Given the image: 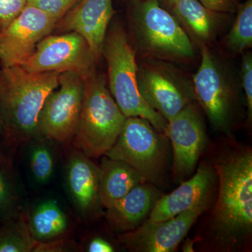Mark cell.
<instances>
[{
  "instance_id": "obj_24",
  "label": "cell",
  "mask_w": 252,
  "mask_h": 252,
  "mask_svg": "<svg viewBox=\"0 0 252 252\" xmlns=\"http://www.w3.org/2000/svg\"><path fill=\"white\" fill-rule=\"evenodd\" d=\"M230 31L223 39V45L232 54H243L252 46V0L240 3Z\"/></svg>"
},
{
  "instance_id": "obj_23",
  "label": "cell",
  "mask_w": 252,
  "mask_h": 252,
  "mask_svg": "<svg viewBox=\"0 0 252 252\" xmlns=\"http://www.w3.org/2000/svg\"><path fill=\"white\" fill-rule=\"evenodd\" d=\"M29 145V167L33 180L38 185H46L52 178L56 167L55 142L37 136Z\"/></svg>"
},
{
  "instance_id": "obj_30",
  "label": "cell",
  "mask_w": 252,
  "mask_h": 252,
  "mask_svg": "<svg viewBox=\"0 0 252 252\" xmlns=\"http://www.w3.org/2000/svg\"><path fill=\"white\" fill-rule=\"evenodd\" d=\"M86 251L88 252H113L115 251L114 247L104 238L96 237L87 244Z\"/></svg>"
},
{
  "instance_id": "obj_25",
  "label": "cell",
  "mask_w": 252,
  "mask_h": 252,
  "mask_svg": "<svg viewBox=\"0 0 252 252\" xmlns=\"http://www.w3.org/2000/svg\"><path fill=\"white\" fill-rule=\"evenodd\" d=\"M79 1V0H39L28 4L32 5L38 9L42 10L59 22Z\"/></svg>"
},
{
  "instance_id": "obj_21",
  "label": "cell",
  "mask_w": 252,
  "mask_h": 252,
  "mask_svg": "<svg viewBox=\"0 0 252 252\" xmlns=\"http://www.w3.org/2000/svg\"><path fill=\"white\" fill-rule=\"evenodd\" d=\"M17 178L11 156L0 147V223L17 215L20 210Z\"/></svg>"
},
{
  "instance_id": "obj_2",
  "label": "cell",
  "mask_w": 252,
  "mask_h": 252,
  "mask_svg": "<svg viewBox=\"0 0 252 252\" xmlns=\"http://www.w3.org/2000/svg\"><path fill=\"white\" fill-rule=\"evenodd\" d=\"M59 75L58 72H28L21 65L0 68L4 145L27 144L39 136V114L46 97L59 86Z\"/></svg>"
},
{
  "instance_id": "obj_31",
  "label": "cell",
  "mask_w": 252,
  "mask_h": 252,
  "mask_svg": "<svg viewBox=\"0 0 252 252\" xmlns=\"http://www.w3.org/2000/svg\"><path fill=\"white\" fill-rule=\"evenodd\" d=\"M154 1H156L159 6L170 12L173 6L179 0H154Z\"/></svg>"
},
{
  "instance_id": "obj_29",
  "label": "cell",
  "mask_w": 252,
  "mask_h": 252,
  "mask_svg": "<svg viewBox=\"0 0 252 252\" xmlns=\"http://www.w3.org/2000/svg\"><path fill=\"white\" fill-rule=\"evenodd\" d=\"M200 2L209 9L223 13V14H231L236 12L240 0H199Z\"/></svg>"
},
{
  "instance_id": "obj_11",
  "label": "cell",
  "mask_w": 252,
  "mask_h": 252,
  "mask_svg": "<svg viewBox=\"0 0 252 252\" xmlns=\"http://www.w3.org/2000/svg\"><path fill=\"white\" fill-rule=\"evenodd\" d=\"M57 21L32 5L27 4L17 17L0 31V64L22 65L39 41L49 35Z\"/></svg>"
},
{
  "instance_id": "obj_5",
  "label": "cell",
  "mask_w": 252,
  "mask_h": 252,
  "mask_svg": "<svg viewBox=\"0 0 252 252\" xmlns=\"http://www.w3.org/2000/svg\"><path fill=\"white\" fill-rule=\"evenodd\" d=\"M126 118L113 98L105 76L94 69L84 77L74 149L91 158L104 156L117 141Z\"/></svg>"
},
{
  "instance_id": "obj_18",
  "label": "cell",
  "mask_w": 252,
  "mask_h": 252,
  "mask_svg": "<svg viewBox=\"0 0 252 252\" xmlns=\"http://www.w3.org/2000/svg\"><path fill=\"white\" fill-rule=\"evenodd\" d=\"M160 196L153 186L147 182L140 184L107 209L106 220L117 231L125 233L135 229L150 214Z\"/></svg>"
},
{
  "instance_id": "obj_3",
  "label": "cell",
  "mask_w": 252,
  "mask_h": 252,
  "mask_svg": "<svg viewBox=\"0 0 252 252\" xmlns=\"http://www.w3.org/2000/svg\"><path fill=\"white\" fill-rule=\"evenodd\" d=\"M136 54L141 59L188 63L195 46L173 15L154 0H127Z\"/></svg>"
},
{
  "instance_id": "obj_28",
  "label": "cell",
  "mask_w": 252,
  "mask_h": 252,
  "mask_svg": "<svg viewBox=\"0 0 252 252\" xmlns=\"http://www.w3.org/2000/svg\"><path fill=\"white\" fill-rule=\"evenodd\" d=\"M77 244L67 238L56 239L36 244L34 252H63L77 251Z\"/></svg>"
},
{
  "instance_id": "obj_16",
  "label": "cell",
  "mask_w": 252,
  "mask_h": 252,
  "mask_svg": "<svg viewBox=\"0 0 252 252\" xmlns=\"http://www.w3.org/2000/svg\"><path fill=\"white\" fill-rule=\"evenodd\" d=\"M215 172L207 164H202L195 175L172 193L160 196L149 214V220L161 221L177 216L193 207L209 203Z\"/></svg>"
},
{
  "instance_id": "obj_26",
  "label": "cell",
  "mask_w": 252,
  "mask_h": 252,
  "mask_svg": "<svg viewBox=\"0 0 252 252\" xmlns=\"http://www.w3.org/2000/svg\"><path fill=\"white\" fill-rule=\"evenodd\" d=\"M241 82L248 107L249 121L252 117V56L251 53L243 55L241 64Z\"/></svg>"
},
{
  "instance_id": "obj_19",
  "label": "cell",
  "mask_w": 252,
  "mask_h": 252,
  "mask_svg": "<svg viewBox=\"0 0 252 252\" xmlns=\"http://www.w3.org/2000/svg\"><path fill=\"white\" fill-rule=\"evenodd\" d=\"M99 167V195L102 207L109 208L136 186L145 180L126 162L105 157Z\"/></svg>"
},
{
  "instance_id": "obj_13",
  "label": "cell",
  "mask_w": 252,
  "mask_h": 252,
  "mask_svg": "<svg viewBox=\"0 0 252 252\" xmlns=\"http://www.w3.org/2000/svg\"><path fill=\"white\" fill-rule=\"evenodd\" d=\"M165 135L173 151V173L182 181L193 173L205 147L206 135L203 117L192 102L167 122Z\"/></svg>"
},
{
  "instance_id": "obj_7",
  "label": "cell",
  "mask_w": 252,
  "mask_h": 252,
  "mask_svg": "<svg viewBox=\"0 0 252 252\" xmlns=\"http://www.w3.org/2000/svg\"><path fill=\"white\" fill-rule=\"evenodd\" d=\"M137 84L144 101L167 122L195 101L192 81L173 63L141 59Z\"/></svg>"
},
{
  "instance_id": "obj_20",
  "label": "cell",
  "mask_w": 252,
  "mask_h": 252,
  "mask_svg": "<svg viewBox=\"0 0 252 252\" xmlns=\"http://www.w3.org/2000/svg\"><path fill=\"white\" fill-rule=\"evenodd\" d=\"M37 243L67 238L70 220L64 209L54 199H44L31 207L25 215Z\"/></svg>"
},
{
  "instance_id": "obj_4",
  "label": "cell",
  "mask_w": 252,
  "mask_h": 252,
  "mask_svg": "<svg viewBox=\"0 0 252 252\" xmlns=\"http://www.w3.org/2000/svg\"><path fill=\"white\" fill-rule=\"evenodd\" d=\"M102 56L107 62L109 90L123 114L126 117L146 119L158 132L165 134L167 121L151 108L141 95L137 84V54L120 23L109 26Z\"/></svg>"
},
{
  "instance_id": "obj_10",
  "label": "cell",
  "mask_w": 252,
  "mask_h": 252,
  "mask_svg": "<svg viewBox=\"0 0 252 252\" xmlns=\"http://www.w3.org/2000/svg\"><path fill=\"white\" fill-rule=\"evenodd\" d=\"M97 63L86 39L69 32L46 36L21 66L31 72H73L84 78Z\"/></svg>"
},
{
  "instance_id": "obj_35",
  "label": "cell",
  "mask_w": 252,
  "mask_h": 252,
  "mask_svg": "<svg viewBox=\"0 0 252 252\" xmlns=\"http://www.w3.org/2000/svg\"><path fill=\"white\" fill-rule=\"evenodd\" d=\"M0 138H1V137H0ZM1 143H2V142H0V147H1Z\"/></svg>"
},
{
  "instance_id": "obj_9",
  "label": "cell",
  "mask_w": 252,
  "mask_h": 252,
  "mask_svg": "<svg viewBox=\"0 0 252 252\" xmlns=\"http://www.w3.org/2000/svg\"><path fill=\"white\" fill-rule=\"evenodd\" d=\"M84 78L73 72L60 74L59 84L46 97L38 119L39 135L55 143L72 141L79 126Z\"/></svg>"
},
{
  "instance_id": "obj_8",
  "label": "cell",
  "mask_w": 252,
  "mask_h": 252,
  "mask_svg": "<svg viewBox=\"0 0 252 252\" xmlns=\"http://www.w3.org/2000/svg\"><path fill=\"white\" fill-rule=\"evenodd\" d=\"M201 61L193 76L195 101L215 128H228L233 119L236 91L233 78L210 46L200 48Z\"/></svg>"
},
{
  "instance_id": "obj_1",
  "label": "cell",
  "mask_w": 252,
  "mask_h": 252,
  "mask_svg": "<svg viewBox=\"0 0 252 252\" xmlns=\"http://www.w3.org/2000/svg\"><path fill=\"white\" fill-rule=\"evenodd\" d=\"M218 198L210 220V233L217 247L226 251L249 243L252 234V153L236 149L215 163Z\"/></svg>"
},
{
  "instance_id": "obj_15",
  "label": "cell",
  "mask_w": 252,
  "mask_h": 252,
  "mask_svg": "<svg viewBox=\"0 0 252 252\" xmlns=\"http://www.w3.org/2000/svg\"><path fill=\"white\" fill-rule=\"evenodd\" d=\"M99 167L91 158L74 149L64 167V186L71 203L81 219L98 216L102 205L99 195Z\"/></svg>"
},
{
  "instance_id": "obj_32",
  "label": "cell",
  "mask_w": 252,
  "mask_h": 252,
  "mask_svg": "<svg viewBox=\"0 0 252 252\" xmlns=\"http://www.w3.org/2000/svg\"><path fill=\"white\" fill-rule=\"evenodd\" d=\"M4 132V118H3L2 104L0 96V137H2Z\"/></svg>"
},
{
  "instance_id": "obj_14",
  "label": "cell",
  "mask_w": 252,
  "mask_h": 252,
  "mask_svg": "<svg viewBox=\"0 0 252 252\" xmlns=\"http://www.w3.org/2000/svg\"><path fill=\"white\" fill-rule=\"evenodd\" d=\"M114 14L113 0H79L56 23L55 29L60 32H75L82 36L97 63Z\"/></svg>"
},
{
  "instance_id": "obj_33",
  "label": "cell",
  "mask_w": 252,
  "mask_h": 252,
  "mask_svg": "<svg viewBox=\"0 0 252 252\" xmlns=\"http://www.w3.org/2000/svg\"><path fill=\"white\" fill-rule=\"evenodd\" d=\"M193 242H191V243H188V241L184 245L183 251L184 252H193Z\"/></svg>"
},
{
  "instance_id": "obj_34",
  "label": "cell",
  "mask_w": 252,
  "mask_h": 252,
  "mask_svg": "<svg viewBox=\"0 0 252 252\" xmlns=\"http://www.w3.org/2000/svg\"><path fill=\"white\" fill-rule=\"evenodd\" d=\"M36 1H39V0H28V4H31V3L35 2Z\"/></svg>"
},
{
  "instance_id": "obj_17",
  "label": "cell",
  "mask_w": 252,
  "mask_h": 252,
  "mask_svg": "<svg viewBox=\"0 0 252 252\" xmlns=\"http://www.w3.org/2000/svg\"><path fill=\"white\" fill-rule=\"evenodd\" d=\"M170 13L194 46H210L228 21V14L207 8L199 0H179Z\"/></svg>"
},
{
  "instance_id": "obj_6",
  "label": "cell",
  "mask_w": 252,
  "mask_h": 252,
  "mask_svg": "<svg viewBox=\"0 0 252 252\" xmlns=\"http://www.w3.org/2000/svg\"><path fill=\"white\" fill-rule=\"evenodd\" d=\"M167 137L140 117H127L115 143L104 156L127 163L146 182H160L167 157Z\"/></svg>"
},
{
  "instance_id": "obj_22",
  "label": "cell",
  "mask_w": 252,
  "mask_h": 252,
  "mask_svg": "<svg viewBox=\"0 0 252 252\" xmlns=\"http://www.w3.org/2000/svg\"><path fill=\"white\" fill-rule=\"evenodd\" d=\"M36 244L23 213L0 223V252H34Z\"/></svg>"
},
{
  "instance_id": "obj_12",
  "label": "cell",
  "mask_w": 252,
  "mask_h": 252,
  "mask_svg": "<svg viewBox=\"0 0 252 252\" xmlns=\"http://www.w3.org/2000/svg\"><path fill=\"white\" fill-rule=\"evenodd\" d=\"M203 204L161 221L149 220L138 227L119 235L121 243L133 252H172L181 242L199 217L207 210Z\"/></svg>"
},
{
  "instance_id": "obj_27",
  "label": "cell",
  "mask_w": 252,
  "mask_h": 252,
  "mask_svg": "<svg viewBox=\"0 0 252 252\" xmlns=\"http://www.w3.org/2000/svg\"><path fill=\"white\" fill-rule=\"evenodd\" d=\"M27 4L28 0H0V31L17 17Z\"/></svg>"
}]
</instances>
